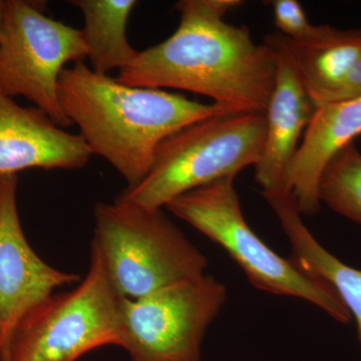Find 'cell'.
Returning <instances> with one entry per match:
<instances>
[{
	"mask_svg": "<svg viewBox=\"0 0 361 361\" xmlns=\"http://www.w3.org/2000/svg\"><path fill=\"white\" fill-rule=\"evenodd\" d=\"M4 1L0 0V25H1L2 11H4Z\"/></svg>",
	"mask_w": 361,
	"mask_h": 361,
	"instance_id": "ac0fdd59",
	"label": "cell"
},
{
	"mask_svg": "<svg viewBox=\"0 0 361 361\" xmlns=\"http://www.w3.org/2000/svg\"><path fill=\"white\" fill-rule=\"evenodd\" d=\"M234 182L235 177L216 180L180 195L166 207L222 247L256 288L303 299L337 322L348 323L351 316L329 283L278 255L254 233L242 212Z\"/></svg>",
	"mask_w": 361,
	"mask_h": 361,
	"instance_id": "5b68a950",
	"label": "cell"
},
{
	"mask_svg": "<svg viewBox=\"0 0 361 361\" xmlns=\"http://www.w3.org/2000/svg\"><path fill=\"white\" fill-rule=\"evenodd\" d=\"M82 30L44 14V4L6 0L0 25V90L25 97L56 125H71L59 102V84L68 63H85Z\"/></svg>",
	"mask_w": 361,
	"mask_h": 361,
	"instance_id": "52a82bcc",
	"label": "cell"
},
{
	"mask_svg": "<svg viewBox=\"0 0 361 361\" xmlns=\"http://www.w3.org/2000/svg\"><path fill=\"white\" fill-rule=\"evenodd\" d=\"M276 213L292 247L291 261L329 283L357 324L361 343V270L344 264L311 234L292 194L265 198Z\"/></svg>",
	"mask_w": 361,
	"mask_h": 361,
	"instance_id": "5bb4252c",
	"label": "cell"
},
{
	"mask_svg": "<svg viewBox=\"0 0 361 361\" xmlns=\"http://www.w3.org/2000/svg\"><path fill=\"white\" fill-rule=\"evenodd\" d=\"M80 134L56 125L35 106H23L0 90V175L26 169L78 170L92 158Z\"/></svg>",
	"mask_w": 361,
	"mask_h": 361,
	"instance_id": "8fae6325",
	"label": "cell"
},
{
	"mask_svg": "<svg viewBox=\"0 0 361 361\" xmlns=\"http://www.w3.org/2000/svg\"><path fill=\"white\" fill-rule=\"evenodd\" d=\"M320 204L361 225V153L353 142L337 154L323 173Z\"/></svg>",
	"mask_w": 361,
	"mask_h": 361,
	"instance_id": "2e32d148",
	"label": "cell"
},
{
	"mask_svg": "<svg viewBox=\"0 0 361 361\" xmlns=\"http://www.w3.org/2000/svg\"><path fill=\"white\" fill-rule=\"evenodd\" d=\"M92 249L122 298L205 274L208 261L161 209L116 200L94 206Z\"/></svg>",
	"mask_w": 361,
	"mask_h": 361,
	"instance_id": "277c9868",
	"label": "cell"
},
{
	"mask_svg": "<svg viewBox=\"0 0 361 361\" xmlns=\"http://www.w3.org/2000/svg\"><path fill=\"white\" fill-rule=\"evenodd\" d=\"M274 13V25L292 42H305L314 37L318 25H311L302 6L296 0L270 1Z\"/></svg>",
	"mask_w": 361,
	"mask_h": 361,
	"instance_id": "e0dca14e",
	"label": "cell"
},
{
	"mask_svg": "<svg viewBox=\"0 0 361 361\" xmlns=\"http://www.w3.org/2000/svg\"><path fill=\"white\" fill-rule=\"evenodd\" d=\"M361 135V97L316 106L302 142L289 166L286 189L301 215L312 216L322 205L320 180L330 161Z\"/></svg>",
	"mask_w": 361,
	"mask_h": 361,
	"instance_id": "4fadbf2b",
	"label": "cell"
},
{
	"mask_svg": "<svg viewBox=\"0 0 361 361\" xmlns=\"http://www.w3.org/2000/svg\"><path fill=\"white\" fill-rule=\"evenodd\" d=\"M18 174L0 175V361H9L14 334L56 289L80 281L45 263L26 239L18 215Z\"/></svg>",
	"mask_w": 361,
	"mask_h": 361,
	"instance_id": "9c48e42d",
	"label": "cell"
},
{
	"mask_svg": "<svg viewBox=\"0 0 361 361\" xmlns=\"http://www.w3.org/2000/svg\"><path fill=\"white\" fill-rule=\"evenodd\" d=\"M82 13V30L92 71L109 75L130 65L137 51L128 39L130 16L137 6L135 0H71Z\"/></svg>",
	"mask_w": 361,
	"mask_h": 361,
	"instance_id": "9a60e30c",
	"label": "cell"
},
{
	"mask_svg": "<svg viewBox=\"0 0 361 361\" xmlns=\"http://www.w3.org/2000/svg\"><path fill=\"white\" fill-rule=\"evenodd\" d=\"M286 39L287 49L315 106L361 97V30L318 25L305 42Z\"/></svg>",
	"mask_w": 361,
	"mask_h": 361,
	"instance_id": "7c38bea8",
	"label": "cell"
},
{
	"mask_svg": "<svg viewBox=\"0 0 361 361\" xmlns=\"http://www.w3.org/2000/svg\"><path fill=\"white\" fill-rule=\"evenodd\" d=\"M240 0H182L180 25L165 42L137 51L116 80L148 89H175L210 97L232 113L265 115L276 78V56L255 44L246 26L226 14Z\"/></svg>",
	"mask_w": 361,
	"mask_h": 361,
	"instance_id": "6da1fadb",
	"label": "cell"
},
{
	"mask_svg": "<svg viewBox=\"0 0 361 361\" xmlns=\"http://www.w3.org/2000/svg\"><path fill=\"white\" fill-rule=\"evenodd\" d=\"M264 42L276 56V78L265 113L264 148L254 166L256 183L266 198L290 194L286 189L287 172L316 106L294 68L284 35H267Z\"/></svg>",
	"mask_w": 361,
	"mask_h": 361,
	"instance_id": "30bf717a",
	"label": "cell"
},
{
	"mask_svg": "<svg viewBox=\"0 0 361 361\" xmlns=\"http://www.w3.org/2000/svg\"><path fill=\"white\" fill-rule=\"evenodd\" d=\"M227 288L210 275L122 298V346L130 361H202L206 330L219 314Z\"/></svg>",
	"mask_w": 361,
	"mask_h": 361,
	"instance_id": "ba28073f",
	"label": "cell"
},
{
	"mask_svg": "<svg viewBox=\"0 0 361 361\" xmlns=\"http://www.w3.org/2000/svg\"><path fill=\"white\" fill-rule=\"evenodd\" d=\"M59 94L63 113L92 155L108 161L128 187L146 177L169 137L204 118L232 113L180 94L123 85L85 63L63 70Z\"/></svg>",
	"mask_w": 361,
	"mask_h": 361,
	"instance_id": "7a4b0ae2",
	"label": "cell"
},
{
	"mask_svg": "<svg viewBox=\"0 0 361 361\" xmlns=\"http://www.w3.org/2000/svg\"><path fill=\"white\" fill-rule=\"evenodd\" d=\"M121 301L96 251L70 291L54 293L20 323L9 361H78L104 346H122Z\"/></svg>",
	"mask_w": 361,
	"mask_h": 361,
	"instance_id": "8992f818",
	"label": "cell"
},
{
	"mask_svg": "<svg viewBox=\"0 0 361 361\" xmlns=\"http://www.w3.org/2000/svg\"><path fill=\"white\" fill-rule=\"evenodd\" d=\"M262 114H223L188 126L161 142L146 177L116 200L161 209L180 195L255 166L264 148Z\"/></svg>",
	"mask_w": 361,
	"mask_h": 361,
	"instance_id": "3957f363",
	"label": "cell"
}]
</instances>
